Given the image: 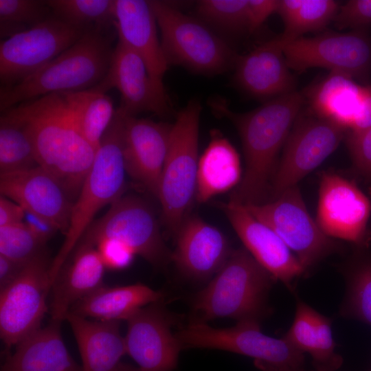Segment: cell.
<instances>
[{"label":"cell","mask_w":371,"mask_h":371,"mask_svg":"<svg viewBox=\"0 0 371 371\" xmlns=\"http://www.w3.org/2000/svg\"><path fill=\"white\" fill-rule=\"evenodd\" d=\"M304 102V93L293 91L245 113L233 112L223 100L210 102L214 113L234 124L243 145L245 172L229 201L243 205L265 202L278 154Z\"/></svg>","instance_id":"obj_1"},{"label":"cell","mask_w":371,"mask_h":371,"mask_svg":"<svg viewBox=\"0 0 371 371\" xmlns=\"http://www.w3.org/2000/svg\"><path fill=\"white\" fill-rule=\"evenodd\" d=\"M3 112L25 126L39 166L55 176L76 200L96 150L79 131L63 93L45 95Z\"/></svg>","instance_id":"obj_2"},{"label":"cell","mask_w":371,"mask_h":371,"mask_svg":"<svg viewBox=\"0 0 371 371\" xmlns=\"http://www.w3.org/2000/svg\"><path fill=\"white\" fill-rule=\"evenodd\" d=\"M113 49L103 31L87 30L38 71L14 85L1 87V111L50 93L95 87L107 74Z\"/></svg>","instance_id":"obj_3"},{"label":"cell","mask_w":371,"mask_h":371,"mask_svg":"<svg viewBox=\"0 0 371 371\" xmlns=\"http://www.w3.org/2000/svg\"><path fill=\"white\" fill-rule=\"evenodd\" d=\"M124 114L117 109L96 150L79 194L74 201L63 243L52 259V284L83 234L102 207L124 195L126 169L124 156Z\"/></svg>","instance_id":"obj_4"},{"label":"cell","mask_w":371,"mask_h":371,"mask_svg":"<svg viewBox=\"0 0 371 371\" xmlns=\"http://www.w3.org/2000/svg\"><path fill=\"white\" fill-rule=\"evenodd\" d=\"M275 280L245 247L232 250L221 269L194 296L195 322L227 317L260 322L269 313L267 297Z\"/></svg>","instance_id":"obj_5"},{"label":"cell","mask_w":371,"mask_h":371,"mask_svg":"<svg viewBox=\"0 0 371 371\" xmlns=\"http://www.w3.org/2000/svg\"><path fill=\"white\" fill-rule=\"evenodd\" d=\"M201 111L199 102L192 100L177 113L160 179L157 197L164 224L174 238L196 198Z\"/></svg>","instance_id":"obj_6"},{"label":"cell","mask_w":371,"mask_h":371,"mask_svg":"<svg viewBox=\"0 0 371 371\" xmlns=\"http://www.w3.org/2000/svg\"><path fill=\"white\" fill-rule=\"evenodd\" d=\"M161 33L168 63L205 74H217L235 65L238 56L205 25L168 3L148 1Z\"/></svg>","instance_id":"obj_7"},{"label":"cell","mask_w":371,"mask_h":371,"mask_svg":"<svg viewBox=\"0 0 371 371\" xmlns=\"http://www.w3.org/2000/svg\"><path fill=\"white\" fill-rule=\"evenodd\" d=\"M107 238L124 243L155 269H164L172 261L154 212L138 196L123 195L112 203L105 214L93 221L74 249L95 247Z\"/></svg>","instance_id":"obj_8"},{"label":"cell","mask_w":371,"mask_h":371,"mask_svg":"<svg viewBox=\"0 0 371 371\" xmlns=\"http://www.w3.org/2000/svg\"><path fill=\"white\" fill-rule=\"evenodd\" d=\"M348 130L309 109L296 118L271 179V199L297 186L338 147Z\"/></svg>","instance_id":"obj_9"},{"label":"cell","mask_w":371,"mask_h":371,"mask_svg":"<svg viewBox=\"0 0 371 371\" xmlns=\"http://www.w3.org/2000/svg\"><path fill=\"white\" fill-rule=\"evenodd\" d=\"M244 206L277 234L306 271L337 248L310 215L297 186L269 201Z\"/></svg>","instance_id":"obj_10"},{"label":"cell","mask_w":371,"mask_h":371,"mask_svg":"<svg viewBox=\"0 0 371 371\" xmlns=\"http://www.w3.org/2000/svg\"><path fill=\"white\" fill-rule=\"evenodd\" d=\"M256 321L238 322L232 327L217 328L204 322H192L175 336L182 348H210L229 351L272 366L301 368L304 355L284 337H270Z\"/></svg>","instance_id":"obj_11"},{"label":"cell","mask_w":371,"mask_h":371,"mask_svg":"<svg viewBox=\"0 0 371 371\" xmlns=\"http://www.w3.org/2000/svg\"><path fill=\"white\" fill-rule=\"evenodd\" d=\"M52 262L47 251L37 256L0 291V336L7 350L41 326L49 308Z\"/></svg>","instance_id":"obj_12"},{"label":"cell","mask_w":371,"mask_h":371,"mask_svg":"<svg viewBox=\"0 0 371 371\" xmlns=\"http://www.w3.org/2000/svg\"><path fill=\"white\" fill-rule=\"evenodd\" d=\"M86 32L52 13L35 26L1 41V87L14 85L38 71Z\"/></svg>","instance_id":"obj_13"},{"label":"cell","mask_w":371,"mask_h":371,"mask_svg":"<svg viewBox=\"0 0 371 371\" xmlns=\"http://www.w3.org/2000/svg\"><path fill=\"white\" fill-rule=\"evenodd\" d=\"M283 52L289 67L298 71L322 67L355 80L371 71V41L363 30L302 36L283 44Z\"/></svg>","instance_id":"obj_14"},{"label":"cell","mask_w":371,"mask_h":371,"mask_svg":"<svg viewBox=\"0 0 371 371\" xmlns=\"http://www.w3.org/2000/svg\"><path fill=\"white\" fill-rule=\"evenodd\" d=\"M93 89L106 93L115 88L121 95L118 108L125 115L150 112L160 117L172 113V106L163 82L152 77L142 58L118 41L109 70Z\"/></svg>","instance_id":"obj_15"},{"label":"cell","mask_w":371,"mask_h":371,"mask_svg":"<svg viewBox=\"0 0 371 371\" xmlns=\"http://www.w3.org/2000/svg\"><path fill=\"white\" fill-rule=\"evenodd\" d=\"M370 213V199L355 183L336 173L322 174L315 221L327 236L363 243Z\"/></svg>","instance_id":"obj_16"},{"label":"cell","mask_w":371,"mask_h":371,"mask_svg":"<svg viewBox=\"0 0 371 371\" xmlns=\"http://www.w3.org/2000/svg\"><path fill=\"white\" fill-rule=\"evenodd\" d=\"M161 301L146 305L127 320L126 355L140 371H172L182 347L171 331L174 323Z\"/></svg>","instance_id":"obj_17"},{"label":"cell","mask_w":371,"mask_h":371,"mask_svg":"<svg viewBox=\"0 0 371 371\" xmlns=\"http://www.w3.org/2000/svg\"><path fill=\"white\" fill-rule=\"evenodd\" d=\"M3 196L66 234L74 201L59 180L41 166L0 175Z\"/></svg>","instance_id":"obj_18"},{"label":"cell","mask_w":371,"mask_h":371,"mask_svg":"<svg viewBox=\"0 0 371 371\" xmlns=\"http://www.w3.org/2000/svg\"><path fill=\"white\" fill-rule=\"evenodd\" d=\"M219 207L254 258L291 289L293 281L306 270L284 241L244 205L229 201L220 203Z\"/></svg>","instance_id":"obj_19"},{"label":"cell","mask_w":371,"mask_h":371,"mask_svg":"<svg viewBox=\"0 0 371 371\" xmlns=\"http://www.w3.org/2000/svg\"><path fill=\"white\" fill-rule=\"evenodd\" d=\"M172 126L135 116L124 117V156L126 174L156 196Z\"/></svg>","instance_id":"obj_20"},{"label":"cell","mask_w":371,"mask_h":371,"mask_svg":"<svg viewBox=\"0 0 371 371\" xmlns=\"http://www.w3.org/2000/svg\"><path fill=\"white\" fill-rule=\"evenodd\" d=\"M175 238L172 261L181 273L196 280L214 276L232 251L226 236L196 215L185 218Z\"/></svg>","instance_id":"obj_21"},{"label":"cell","mask_w":371,"mask_h":371,"mask_svg":"<svg viewBox=\"0 0 371 371\" xmlns=\"http://www.w3.org/2000/svg\"><path fill=\"white\" fill-rule=\"evenodd\" d=\"M235 79L247 93L257 98L277 97L295 91L279 36L238 56Z\"/></svg>","instance_id":"obj_22"},{"label":"cell","mask_w":371,"mask_h":371,"mask_svg":"<svg viewBox=\"0 0 371 371\" xmlns=\"http://www.w3.org/2000/svg\"><path fill=\"white\" fill-rule=\"evenodd\" d=\"M114 16L118 41L138 54L150 76L162 82L168 63L157 37V23L148 1L115 0Z\"/></svg>","instance_id":"obj_23"},{"label":"cell","mask_w":371,"mask_h":371,"mask_svg":"<svg viewBox=\"0 0 371 371\" xmlns=\"http://www.w3.org/2000/svg\"><path fill=\"white\" fill-rule=\"evenodd\" d=\"M70 257L52 284L49 312L54 320H65L76 302L104 284L106 267L95 247H77Z\"/></svg>","instance_id":"obj_24"},{"label":"cell","mask_w":371,"mask_h":371,"mask_svg":"<svg viewBox=\"0 0 371 371\" xmlns=\"http://www.w3.org/2000/svg\"><path fill=\"white\" fill-rule=\"evenodd\" d=\"M61 323L51 319L23 339L7 352L1 371H82L64 343Z\"/></svg>","instance_id":"obj_25"},{"label":"cell","mask_w":371,"mask_h":371,"mask_svg":"<svg viewBox=\"0 0 371 371\" xmlns=\"http://www.w3.org/2000/svg\"><path fill=\"white\" fill-rule=\"evenodd\" d=\"M65 320L76 338L82 371H117L126 355L120 322L93 320L69 313Z\"/></svg>","instance_id":"obj_26"},{"label":"cell","mask_w":371,"mask_h":371,"mask_svg":"<svg viewBox=\"0 0 371 371\" xmlns=\"http://www.w3.org/2000/svg\"><path fill=\"white\" fill-rule=\"evenodd\" d=\"M162 298L160 291L142 283L118 286L103 284L76 302L69 313L97 321H126L141 308Z\"/></svg>","instance_id":"obj_27"},{"label":"cell","mask_w":371,"mask_h":371,"mask_svg":"<svg viewBox=\"0 0 371 371\" xmlns=\"http://www.w3.org/2000/svg\"><path fill=\"white\" fill-rule=\"evenodd\" d=\"M332 321L298 300L293 323L284 338L302 352H308L319 371H335L342 363L336 353Z\"/></svg>","instance_id":"obj_28"},{"label":"cell","mask_w":371,"mask_h":371,"mask_svg":"<svg viewBox=\"0 0 371 371\" xmlns=\"http://www.w3.org/2000/svg\"><path fill=\"white\" fill-rule=\"evenodd\" d=\"M243 177L239 155L218 131L199 158L195 200L208 201L217 194L234 190Z\"/></svg>","instance_id":"obj_29"},{"label":"cell","mask_w":371,"mask_h":371,"mask_svg":"<svg viewBox=\"0 0 371 371\" xmlns=\"http://www.w3.org/2000/svg\"><path fill=\"white\" fill-rule=\"evenodd\" d=\"M363 91L352 78L330 72L304 95L310 110L350 131L359 113Z\"/></svg>","instance_id":"obj_30"},{"label":"cell","mask_w":371,"mask_h":371,"mask_svg":"<svg viewBox=\"0 0 371 371\" xmlns=\"http://www.w3.org/2000/svg\"><path fill=\"white\" fill-rule=\"evenodd\" d=\"M62 93L79 131L97 150L115 114L112 100L93 88Z\"/></svg>","instance_id":"obj_31"},{"label":"cell","mask_w":371,"mask_h":371,"mask_svg":"<svg viewBox=\"0 0 371 371\" xmlns=\"http://www.w3.org/2000/svg\"><path fill=\"white\" fill-rule=\"evenodd\" d=\"M333 0H280L277 13L284 29L279 36L283 44L308 32L324 30L339 10Z\"/></svg>","instance_id":"obj_32"},{"label":"cell","mask_w":371,"mask_h":371,"mask_svg":"<svg viewBox=\"0 0 371 371\" xmlns=\"http://www.w3.org/2000/svg\"><path fill=\"white\" fill-rule=\"evenodd\" d=\"M39 166L32 139L25 126L6 112L0 119V173Z\"/></svg>","instance_id":"obj_33"},{"label":"cell","mask_w":371,"mask_h":371,"mask_svg":"<svg viewBox=\"0 0 371 371\" xmlns=\"http://www.w3.org/2000/svg\"><path fill=\"white\" fill-rule=\"evenodd\" d=\"M52 13L85 31H103L115 20V0H48Z\"/></svg>","instance_id":"obj_34"},{"label":"cell","mask_w":371,"mask_h":371,"mask_svg":"<svg viewBox=\"0 0 371 371\" xmlns=\"http://www.w3.org/2000/svg\"><path fill=\"white\" fill-rule=\"evenodd\" d=\"M52 14L46 1L0 0V34L9 38L41 23Z\"/></svg>","instance_id":"obj_35"},{"label":"cell","mask_w":371,"mask_h":371,"mask_svg":"<svg viewBox=\"0 0 371 371\" xmlns=\"http://www.w3.org/2000/svg\"><path fill=\"white\" fill-rule=\"evenodd\" d=\"M346 293L340 314L371 325V260L346 275Z\"/></svg>","instance_id":"obj_36"},{"label":"cell","mask_w":371,"mask_h":371,"mask_svg":"<svg viewBox=\"0 0 371 371\" xmlns=\"http://www.w3.org/2000/svg\"><path fill=\"white\" fill-rule=\"evenodd\" d=\"M46 245L23 223L0 227V255L13 261L27 264L47 251Z\"/></svg>","instance_id":"obj_37"},{"label":"cell","mask_w":371,"mask_h":371,"mask_svg":"<svg viewBox=\"0 0 371 371\" xmlns=\"http://www.w3.org/2000/svg\"><path fill=\"white\" fill-rule=\"evenodd\" d=\"M248 0H202L196 10L208 23L229 32L247 30Z\"/></svg>","instance_id":"obj_38"},{"label":"cell","mask_w":371,"mask_h":371,"mask_svg":"<svg viewBox=\"0 0 371 371\" xmlns=\"http://www.w3.org/2000/svg\"><path fill=\"white\" fill-rule=\"evenodd\" d=\"M346 137L354 168L371 182V127L348 131Z\"/></svg>","instance_id":"obj_39"},{"label":"cell","mask_w":371,"mask_h":371,"mask_svg":"<svg viewBox=\"0 0 371 371\" xmlns=\"http://www.w3.org/2000/svg\"><path fill=\"white\" fill-rule=\"evenodd\" d=\"M339 30H363L371 24V0H350L339 6L333 19Z\"/></svg>","instance_id":"obj_40"},{"label":"cell","mask_w":371,"mask_h":371,"mask_svg":"<svg viewBox=\"0 0 371 371\" xmlns=\"http://www.w3.org/2000/svg\"><path fill=\"white\" fill-rule=\"evenodd\" d=\"M106 269L122 270L128 267L135 256L134 251L124 243L115 239H103L95 246Z\"/></svg>","instance_id":"obj_41"},{"label":"cell","mask_w":371,"mask_h":371,"mask_svg":"<svg viewBox=\"0 0 371 371\" xmlns=\"http://www.w3.org/2000/svg\"><path fill=\"white\" fill-rule=\"evenodd\" d=\"M279 0H248L247 31H256L274 12H277Z\"/></svg>","instance_id":"obj_42"},{"label":"cell","mask_w":371,"mask_h":371,"mask_svg":"<svg viewBox=\"0 0 371 371\" xmlns=\"http://www.w3.org/2000/svg\"><path fill=\"white\" fill-rule=\"evenodd\" d=\"M23 223L38 239L46 244L59 232L58 228L47 220L26 210Z\"/></svg>","instance_id":"obj_43"},{"label":"cell","mask_w":371,"mask_h":371,"mask_svg":"<svg viewBox=\"0 0 371 371\" xmlns=\"http://www.w3.org/2000/svg\"><path fill=\"white\" fill-rule=\"evenodd\" d=\"M25 210L18 203L3 196L0 198V227L21 223Z\"/></svg>","instance_id":"obj_44"},{"label":"cell","mask_w":371,"mask_h":371,"mask_svg":"<svg viewBox=\"0 0 371 371\" xmlns=\"http://www.w3.org/2000/svg\"><path fill=\"white\" fill-rule=\"evenodd\" d=\"M371 127V86H363V97L358 117L352 128L359 131Z\"/></svg>","instance_id":"obj_45"},{"label":"cell","mask_w":371,"mask_h":371,"mask_svg":"<svg viewBox=\"0 0 371 371\" xmlns=\"http://www.w3.org/2000/svg\"><path fill=\"white\" fill-rule=\"evenodd\" d=\"M25 265L0 255V291L8 286L18 276Z\"/></svg>","instance_id":"obj_46"},{"label":"cell","mask_w":371,"mask_h":371,"mask_svg":"<svg viewBox=\"0 0 371 371\" xmlns=\"http://www.w3.org/2000/svg\"><path fill=\"white\" fill-rule=\"evenodd\" d=\"M256 366L261 371H304L301 368H286L272 366L261 361H255Z\"/></svg>","instance_id":"obj_47"},{"label":"cell","mask_w":371,"mask_h":371,"mask_svg":"<svg viewBox=\"0 0 371 371\" xmlns=\"http://www.w3.org/2000/svg\"><path fill=\"white\" fill-rule=\"evenodd\" d=\"M117 371H140L137 367H135L133 365L121 362L119 365Z\"/></svg>","instance_id":"obj_48"},{"label":"cell","mask_w":371,"mask_h":371,"mask_svg":"<svg viewBox=\"0 0 371 371\" xmlns=\"http://www.w3.org/2000/svg\"><path fill=\"white\" fill-rule=\"evenodd\" d=\"M368 192H369L370 199L371 200V187L369 188Z\"/></svg>","instance_id":"obj_49"}]
</instances>
